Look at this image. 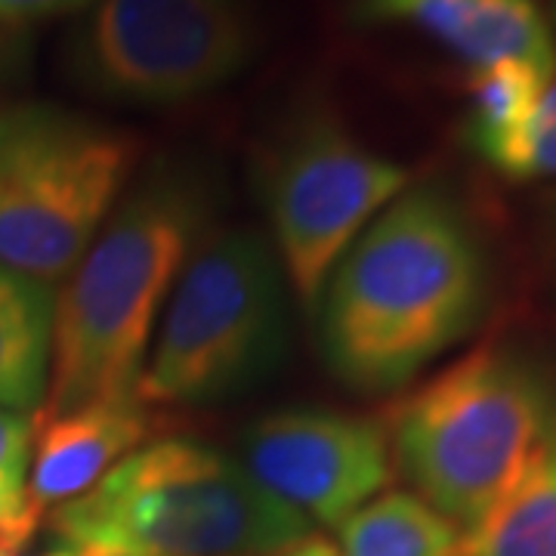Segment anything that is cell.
Here are the masks:
<instances>
[{
	"label": "cell",
	"mask_w": 556,
	"mask_h": 556,
	"mask_svg": "<svg viewBox=\"0 0 556 556\" xmlns=\"http://www.w3.org/2000/svg\"><path fill=\"white\" fill-rule=\"evenodd\" d=\"M554 78L556 75L541 72L532 62L519 60H501L482 68H470V78H467L470 115L464 124L467 146L517 127Z\"/></svg>",
	"instance_id": "9a60e30c"
},
{
	"label": "cell",
	"mask_w": 556,
	"mask_h": 556,
	"mask_svg": "<svg viewBox=\"0 0 556 556\" xmlns=\"http://www.w3.org/2000/svg\"><path fill=\"white\" fill-rule=\"evenodd\" d=\"M340 529V556H464V535L412 492L362 504Z\"/></svg>",
	"instance_id": "5bb4252c"
},
{
	"label": "cell",
	"mask_w": 556,
	"mask_h": 556,
	"mask_svg": "<svg viewBox=\"0 0 556 556\" xmlns=\"http://www.w3.org/2000/svg\"><path fill=\"white\" fill-rule=\"evenodd\" d=\"M152 427L155 417L139 399L35 420L31 479L25 482L31 504L43 514L90 492L118 460L149 442Z\"/></svg>",
	"instance_id": "8fae6325"
},
{
	"label": "cell",
	"mask_w": 556,
	"mask_h": 556,
	"mask_svg": "<svg viewBox=\"0 0 556 556\" xmlns=\"http://www.w3.org/2000/svg\"><path fill=\"white\" fill-rule=\"evenodd\" d=\"M53 285L0 266V408L38 415L53 353Z\"/></svg>",
	"instance_id": "7c38bea8"
},
{
	"label": "cell",
	"mask_w": 556,
	"mask_h": 556,
	"mask_svg": "<svg viewBox=\"0 0 556 556\" xmlns=\"http://www.w3.org/2000/svg\"><path fill=\"white\" fill-rule=\"evenodd\" d=\"M405 189L408 170L362 146L331 112H303L263 149L260 195L276 254L309 313L346 248Z\"/></svg>",
	"instance_id": "ba28073f"
},
{
	"label": "cell",
	"mask_w": 556,
	"mask_h": 556,
	"mask_svg": "<svg viewBox=\"0 0 556 556\" xmlns=\"http://www.w3.org/2000/svg\"><path fill=\"white\" fill-rule=\"evenodd\" d=\"M38 507L25 495H0V554H20L40 526Z\"/></svg>",
	"instance_id": "ac0fdd59"
},
{
	"label": "cell",
	"mask_w": 556,
	"mask_h": 556,
	"mask_svg": "<svg viewBox=\"0 0 556 556\" xmlns=\"http://www.w3.org/2000/svg\"><path fill=\"white\" fill-rule=\"evenodd\" d=\"M554 236H556V217H554Z\"/></svg>",
	"instance_id": "cb8c5ba5"
},
{
	"label": "cell",
	"mask_w": 556,
	"mask_h": 556,
	"mask_svg": "<svg viewBox=\"0 0 556 556\" xmlns=\"http://www.w3.org/2000/svg\"><path fill=\"white\" fill-rule=\"evenodd\" d=\"M260 556H340L338 541H331L328 535H316V532H306V535L294 538L281 547H273Z\"/></svg>",
	"instance_id": "ffe728a7"
},
{
	"label": "cell",
	"mask_w": 556,
	"mask_h": 556,
	"mask_svg": "<svg viewBox=\"0 0 556 556\" xmlns=\"http://www.w3.org/2000/svg\"><path fill=\"white\" fill-rule=\"evenodd\" d=\"M31 448H35V415L0 408V495H25Z\"/></svg>",
	"instance_id": "e0dca14e"
},
{
	"label": "cell",
	"mask_w": 556,
	"mask_h": 556,
	"mask_svg": "<svg viewBox=\"0 0 556 556\" xmlns=\"http://www.w3.org/2000/svg\"><path fill=\"white\" fill-rule=\"evenodd\" d=\"M556 424V378L519 346L452 362L387 420L393 467L464 541L510 492Z\"/></svg>",
	"instance_id": "3957f363"
},
{
	"label": "cell",
	"mask_w": 556,
	"mask_h": 556,
	"mask_svg": "<svg viewBox=\"0 0 556 556\" xmlns=\"http://www.w3.org/2000/svg\"><path fill=\"white\" fill-rule=\"evenodd\" d=\"M547 22H551V31H554V40H556V0H551V13H547Z\"/></svg>",
	"instance_id": "603a6c76"
},
{
	"label": "cell",
	"mask_w": 556,
	"mask_h": 556,
	"mask_svg": "<svg viewBox=\"0 0 556 556\" xmlns=\"http://www.w3.org/2000/svg\"><path fill=\"white\" fill-rule=\"evenodd\" d=\"M288 291L276 248L260 232L201 236L164 306L139 402L204 405L269 378L291 338Z\"/></svg>",
	"instance_id": "5b68a950"
},
{
	"label": "cell",
	"mask_w": 556,
	"mask_h": 556,
	"mask_svg": "<svg viewBox=\"0 0 556 556\" xmlns=\"http://www.w3.org/2000/svg\"><path fill=\"white\" fill-rule=\"evenodd\" d=\"M479 159L492 164L501 177L554 179L556 177V78L544 87L541 100L517 127L470 146Z\"/></svg>",
	"instance_id": "2e32d148"
},
{
	"label": "cell",
	"mask_w": 556,
	"mask_h": 556,
	"mask_svg": "<svg viewBox=\"0 0 556 556\" xmlns=\"http://www.w3.org/2000/svg\"><path fill=\"white\" fill-rule=\"evenodd\" d=\"M201 219V192L179 174L146 179L118 201L56 298L50 383L35 420L137 399L155 321Z\"/></svg>",
	"instance_id": "7a4b0ae2"
},
{
	"label": "cell",
	"mask_w": 556,
	"mask_h": 556,
	"mask_svg": "<svg viewBox=\"0 0 556 556\" xmlns=\"http://www.w3.org/2000/svg\"><path fill=\"white\" fill-rule=\"evenodd\" d=\"M241 467L300 517L340 526L393 482L387 424L378 417L288 408L241 439Z\"/></svg>",
	"instance_id": "9c48e42d"
},
{
	"label": "cell",
	"mask_w": 556,
	"mask_h": 556,
	"mask_svg": "<svg viewBox=\"0 0 556 556\" xmlns=\"http://www.w3.org/2000/svg\"><path fill=\"white\" fill-rule=\"evenodd\" d=\"M75 544H118L142 556H260L309 532L241 460L189 439H155L53 510Z\"/></svg>",
	"instance_id": "277c9868"
},
{
	"label": "cell",
	"mask_w": 556,
	"mask_h": 556,
	"mask_svg": "<svg viewBox=\"0 0 556 556\" xmlns=\"http://www.w3.org/2000/svg\"><path fill=\"white\" fill-rule=\"evenodd\" d=\"M75 556H142L137 551H127L118 544H75Z\"/></svg>",
	"instance_id": "44dd1931"
},
{
	"label": "cell",
	"mask_w": 556,
	"mask_h": 556,
	"mask_svg": "<svg viewBox=\"0 0 556 556\" xmlns=\"http://www.w3.org/2000/svg\"><path fill=\"white\" fill-rule=\"evenodd\" d=\"M251 56L248 0H93L68 47L78 87L130 109L207 97Z\"/></svg>",
	"instance_id": "52a82bcc"
},
{
	"label": "cell",
	"mask_w": 556,
	"mask_h": 556,
	"mask_svg": "<svg viewBox=\"0 0 556 556\" xmlns=\"http://www.w3.org/2000/svg\"><path fill=\"white\" fill-rule=\"evenodd\" d=\"M464 556H556V424Z\"/></svg>",
	"instance_id": "4fadbf2b"
},
{
	"label": "cell",
	"mask_w": 556,
	"mask_h": 556,
	"mask_svg": "<svg viewBox=\"0 0 556 556\" xmlns=\"http://www.w3.org/2000/svg\"><path fill=\"white\" fill-rule=\"evenodd\" d=\"M137 139L78 112L0 109V266L65 281L118 207Z\"/></svg>",
	"instance_id": "8992f818"
},
{
	"label": "cell",
	"mask_w": 556,
	"mask_h": 556,
	"mask_svg": "<svg viewBox=\"0 0 556 556\" xmlns=\"http://www.w3.org/2000/svg\"><path fill=\"white\" fill-rule=\"evenodd\" d=\"M489 303L473 226L437 189H405L321 288V353L334 378L390 393L467 338Z\"/></svg>",
	"instance_id": "6da1fadb"
},
{
	"label": "cell",
	"mask_w": 556,
	"mask_h": 556,
	"mask_svg": "<svg viewBox=\"0 0 556 556\" xmlns=\"http://www.w3.org/2000/svg\"><path fill=\"white\" fill-rule=\"evenodd\" d=\"M93 0H0V22H31L80 13Z\"/></svg>",
	"instance_id": "d6986e66"
},
{
	"label": "cell",
	"mask_w": 556,
	"mask_h": 556,
	"mask_svg": "<svg viewBox=\"0 0 556 556\" xmlns=\"http://www.w3.org/2000/svg\"><path fill=\"white\" fill-rule=\"evenodd\" d=\"M353 16L420 31L470 68L519 60L556 75L554 31L535 0H353Z\"/></svg>",
	"instance_id": "30bf717a"
},
{
	"label": "cell",
	"mask_w": 556,
	"mask_h": 556,
	"mask_svg": "<svg viewBox=\"0 0 556 556\" xmlns=\"http://www.w3.org/2000/svg\"><path fill=\"white\" fill-rule=\"evenodd\" d=\"M0 556H20V554H0ZM38 556H75L72 547H65V551H50V554H38Z\"/></svg>",
	"instance_id": "7402d4cb"
}]
</instances>
